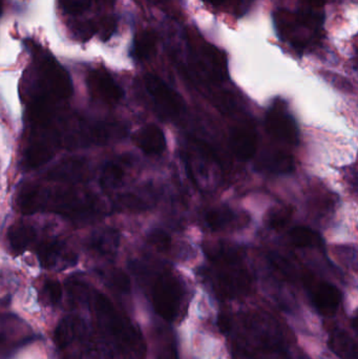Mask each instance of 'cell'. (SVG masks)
I'll return each mask as SVG.
<instances>
[{
  "label": "cell",
  "mask_w": 358,
  "mask_h": 359,
  "mask_svg": "<svg viewBox=\"0 0 358 359\" xmlns=\"http://www.w3.org/2000/svg\"><path fill=\"white\" fill-rule=\"evenodd\" d=\"M19 210L25 215L53 212L67 219L88 222L102 217L104 205L94 194L69 188H27L17 198Z\"/></svg>",
  "instance_id": "6da1fadb"
},
{
  "label": "cell",
  "mask_w": 358,
  "mask_h": 359,
  "mask_svg": "<svg viewBox=\"0 0 358 359\" xmlns=\"http://www.w3.org/2000/svg\"><path fill=\"white\" fill-rule=\"evenodd\" d=\"M195 65L199 75L214 83L224 81L228 76L224 53L212 44L202 46L195 56Z\"/></svg>",
  "instance_id": "8fae6325"
},
{
  "label": "cell",
  "mask_w": 358,
  "mask_h": 359,
  "mask_svg": "<svg viewBox=\"0 0 358 359\" xmlns=\"http://www.w3.org/2000/svg\"><path fill=\"white\" fill-rule=\"evenodd\" d=\"M69 29L76 39L80 40V41H88L92 36L98 35V18L71 21Z\"/></svg>",
  "instance_id": "4316f807"
},
{
  "label": "cell",
  "mask_w": 358,
  "mask_h": 359,
  "mask_svg": "<svg viewBox=\"0 0 358 359\" xmlns=\"http://www.w3.org/2000/svg\"><path fill=\"white\" fill-rule=\"evenodd\" d=\"M267 132L275 140L287 145L298 143V128L284 101L275 100L265 117Z\"/></svg>",
  "instance_id": "52a82bcc"
},
{
  "label": "cell",
  "mask_w": 358,
  "mask_h": 359,
  "mask_svg": "<svg viewBox=\"0 0 358 359\" xmlns=\"http://www.w3.org/2000/svg\"><path fill=\"white\" fill-rule=\"evenodd\" d=\"M156 313L168 323L182 320L187 309L186 291L180 278L170 272L160 274L151 291Z\"/></svg>",
  "instance_id": "8992f818"
},
{
  "label": "cell",
  "mask_w": 358,
  "mask_h": 359,
  "mask_svg": "<svg viewBox=\"0 0 358 359\" xmlns=\"http://www.w3.org/2000/svg\"><path fill=\"white\" fill-rule=\"evenodd\" d=\"M206 253L212 263L210 280L219 297L237 299L249 292L252 276L235 249L220 245L209 247Z\"/></svg>",
  "instance_id": "3957f363"
},
{
  "label": "cell",
  "mask_w": 358,
  "mask_h": 359,
  "mask_svg": "<svg viewBox=\"0 0 358 359\" xmlns=\"http://www.w3.org/2000/svg\"><path fill=\"white\" fill-rule=\"evenodd\" d=\"M327 0H300V10L319 16H325L324 8Z\"/></svg>",
  "instance_id": "8d00e7d4"
},
{
  "label": "cell",
  "mask_w": 358,
  "mask_h": 359,
  "mask_svg": "<svg viewBox=\"0 0 358 359\" xmlns=\"http://www.w3.org/2000/svg\"><path fill=\"white\" fill-rule=\"evenodd\" d=\"M39 82L57 99L67 100L73 94V84L67 69L50 55H42L37 62Z\"/></svg>",
  "instance_id": "ba28073f"
},
{
  "label": "cell",
  "mask_w": 358,
  "mask_h": 359,
  "mask_svg": "<svg viewBox=\"0 0 358 359\" xmlns=\"http://www.w3.org/2000/svg\"><path fill=\"white\" fill-rule=\"evenodd\" d=\"M37 255L46 269H64L77 263V255L58 241L42 243L38 247Z\"/></svg>",
  "instance_id": "5bb4252c"
},
{
  "label": "cell",
  "mask_w": 358,
  "mask_h": 359,
  "mask_svg": "<svg viewBox=\"0 0 358 359\" xmlns=\"http://www.w3.org/2000/svg\"><path fill=\"white\" fill-rule=\"evenodd\" d=\"M119 231L113 228H103L98 230L90 238V248L101 257H115L119 248Z\"/></svg>",
  "instance_id": "ffe728a7"
},
{
  "label": "cell",
  "mask_w": 358,
  "mask_h": 359,
  "mask_svg": "<svg viewBox=\"0 0 358 359\" xmlns=\"http://www.w3.org/2000/svg\"><path fill=\"white\" fill-rule=\"evenodd\" d=\"M125 177V168L120 162H109L105 164L101 172L100 183L101 187L104 190H113L119 187Z\"/></svg>",
  "instance_id": "d4e9b609"
},
{
  "label": "cell",
  "mask_w": 358,
  "mask_h": 359,
  "mask_svg": "<svg viewBox=\"0 0 358 359\" xmlns=\"http://www.w3.org/2000/svg\"><path fill=\"white\" fill-rule=\"evenodd\" d=\"M149 242L151 246L155 247L161 252H166L172 246V238L164 230L157 229L151 232L149 236Z\"/></svg>",
  "instance_id": "e575fe53"
},
{
  "label": "cell",
  "mask_w": 358,
  "mask_h": 359,
  "mask_svg": "<svg viewBox=\"0 0 358 359\" xmlns=\"http://www.w3.org/2000/svg\"><path fill=\"white\" fill-rule=\"evenodd\" d=\"M92 98L107 105H115L123 99L124 90L113 76L102 67L92 69L86 78Z\"/></svg>",
  "instance_id": "7c38bea8"
},
{
  "label": "cell",
  "mask_w": 358,
  "mask_h": 359,
  "mask_svg": "<svg viewBox=\"0 0 358 359\" xmlns=\"http://www.w3.org/2000/svg\"><path fill=\"white\" fill-rule=\"evenodd\" d=\"M113 205L119 210L130 211V212H142L147 208L146 202L134 194H121L118 196Z\"/></svg>",
  "instance_id": "f546056e"
},
{
  "label": "cell",
  "mask_w": 358,
  "mask_h": 359,
  "mask_svg": "<svg viewBox=\"0 0 358 359\" xmlns=\"http://www.w3.org/2000/svg\"><path fill=\"white\" fill-rule=\"evenodd\" d=\"M291 215V209L288 207L273 209L268 215V224L273 229H283L289 222Z\"/></svg>",
  "instance_id": "1f68e13d"
},
{
  "label": "cell",
  "mask_w": 358,
  "mask_h": 359,
  "mask_svg": "<svg viewBox=\"0 0 358 359\" xmlns=\"http://www.w3.org/2000/svg\"><path fill=\"white\" fill-rule=\"evenodd\" d=\"M99 38L103 42H106L111 39V36L117 29L118 20L113 15H104L99 17Z\"/></svg>",
  "instance_id": "d6a6232c"
},
{
  "label": "cell",
  "mask_w": 358,
  "mask_h": 359,
  "mask_svg": "<svg viewBox=\"0 0 358 359\" xmlns=\"http://www.w3.org/2000/svg\"><path fill=\"white\" fill-rule=\"evenodd\" d=\"M136 147L149 156H159L166 149V138L163 130L156 124H147L132 137Z\"/></svg>",
  "instance_id": "e0dca14e"
},
{
  "label": "cell",
  "mask_w": 358,
  "mask_h": 359,
  "mask_svg": "<svg viewBox=\"0 0 358 359\" xmlns=\"http://www.w3.org/2000/svg\"><path fill=\"white\" fill-rule=\"evenodd\" d=\"M325 16L310 13L279 10L273 14L275 29L284 42L300 52L311 50L321 42Z\"/></svg>",
  "instance_id": "5b68a950"
},
{
  "label": "cell",
  "mask_w": 358,
  "mask_h": 359,
  "mask_svg": "<svg viewBox=\"0 0 358 359\" xmlns=\"http://www.w3.org/2000/svg\"><path fill=\"white\" fill-rule=\"evenodd\" d=\"M206 4L212 6V8H224L228 6L230 2L237 1V0H203Z\"/></svg>",
  "instance_id": "74e56055"
},
{
  "label": "cell",
  "mask_w": 358,
  "mask_h": 359,
  "mask_svg": "<svg viewBox=\"0 0 358 359\" xmlns=\"http://www.w3.org/2000/svg\"><path fill=\"white\" fill-rule=\"evenodd\" d=\"M96 0H59V6L65 14L79 17L92 8Z\"/></svg>",
  "instance_id": "4dcf8cb0"
},
{
  "label": "cell",
  "mask_w": 358,
  "mask_h": 359,
  "mask_svg": "<svg viewBox=\"0 0 358 359\" xmlns=\"http://www.w3.org/2000/svg\"><path fill=\"white\" fill-rule=\"evenodd\" d=\"M90 165L82 158H67L48 170L46 178L52 181L80 183L90 179Z\"/></svg>",
  "instance_id": "9a60e30c"
},
{
  "label": "cell",
  "mask_w": 358,
  "mask_h": 359,
  "mask_svg": "<svg viewBox=\"0 0 358 359\" xmlns=\"http://www.w3.org/2000/svg\"><path fill=\"white\" fill-rule=\"evenodd\" d=\"M44 297L52 305L58 304L62 297V288L57 280H46L43 286Z\"/></svg>",
  "instance_id": "d590c367"
},
{
  "label": "cell",
  "mask_w": 358,
  "mask_h": 359,
  "mask_svg": "<svg viewBox=\"0 0 358 359\" xmlns=\"http://www.w3.org/2000/svg\"><path fill=\"white\" fill-rule=\"evenodd\" d=\"M303 283L311 303L322 316L336 314L342 303V292L338 287L326 280H317L310 274L303 276Z\"/></svg>",
  "instance_id": "30bf717a"
},
{
  "label": "cell",
  "mask_w": 358,
  "mask_h": 359,
  "mask_svg": "<svg viewBox=\"0 0 358 359\" xmlns=\"http://www.w3.org/2000/svg\"><path fill=\"white\" fill-rule=\"evenodd\" d=\"M263 165L266 170L273 172H287L294 168V161L287 154L270 153L263 159Z\"/></svg>",
  "instance_id": "83f0119b"
},
{
  "label": "cell",
  "mask_w": 358,
  "mask_h": 359,
  "mask_svg": "<svg viewBox=\"0 0 358 359\" xmlns=\"http://www.w3.org/2000/svg\"><path fill=\"white\" fill-rule=\"evenodd\" d=\"M144 86L162 115L168 118H176L184 111L185 102L181 95L170 88L161 78L153 74H147L144 77Z\"/></svg>",
  "instance_id": "9c48e42d"
},
{
  "label": "cell",
  "mask_w": 358,
  "mask_h": 359,
  "mask_svg": "<svg viewBox=\"0 0 358 359\" xmlns=\"http://www.w3.org/2000/svg\"><path fill=\"white\" fill-rule=\"evenodd\" d=\"M230 147L233 154L243 161L252 159L256 154V132L249 122L235 126L230 134Z\"/></svg>",
  "instance_id": "2e32d148"
},
{
  "label": "cell",
  "mask_w": 358,
  "mask_h": 359,
  "mask_svg": "<svg viewBox=\"0 0 358 359\" xmlns=\"http://www.w3.org/2000/svg\"><path fill=\"white\" fill-rule=\"evenodd\" d=\"M35 238V229L27 224H16L8 229V242L15 255L25 252Z\"/></svg>",
  "instance_id": "603a6c76"
},
{
  "label": "cell",
  "mask_w": 358,
  "mask_h": 359,
  "mask_svg": "<svg viewBox=\"0 0 358 359\" xmlns=\"http://www.w3.org/2000/svg\"><path fill=\"white\" fill-rule=\"evenodd\" d=\"M290 242L298 248L321 246L323 244L321 236L317 232L304 226L292 228L289 232Z\"/></svg>",
  "instance_id": "484cf974"
},
{
  "label": "cell",
  "mask_w": 358,
  "mask_h": 359,
  "mask_svg": "<svg viewBox=\"0 0 358 359\" xmlns=\"http://www.w3.org/2000/svg\"><path fill=\"white\" fill-rule=\"evenodd\" d=\"M149 1L153 2V4H162L163 2V0H149Z\"/></svg>",
  "instance_id": "60d3db41"
},
{
  "label": "cell",
  "mask_w": 358,
  "mask_h": 359,
  "mask_svg": "<svg viewBox=\"0 0 358 359\" xmlns=\"http://www.w3.org/2000/svg\"><path fill=\"white\" fill-rule=\"evenodd\" d=\"M76 320L71 318H64L59 323L56 331H55V341L60 349H64L75 339Z\"/></svg>",
  "instance_id": "f1b7e54d"
},
{
  "label": "cell",
  "mask_w": 358,
  "mask_h": 359,
  "mask_svg": "<svg viewBox=\"0 0 358 359\" xmlns=\"http://www.w3.org/2000/svg\"><path fill=\"white\" fill-rule=\"evenodd\" d=\"M159 36L153 29H144L135 35L132 54L137 61H146L155 55L157 50Z\"/></svg>",
  "instance_id": "44dd1931"
},
{
  "label": "cell",
  "mask_w": 358,
  "mask_h": 359,
  "mask_svg": "<svg viewBox=\"0 0 358 359\" xmlns=\"http://www.w3.org/2000/svg\"><path fill=\"white\" fill-rule=\"evenodd\" d=\"M153 337L157 359H179L176 337L167 325H157Z\"/></svg>",
  "instance_id": "d6986e66"
},
{
  "label": "cell",
  "mask_w": 358,
  "mask_h": 359,
  "mask_svg": "<svg viewBox=\"0 0 358 359\" xmlns=\"http://www.w3.org/2000/svg\"><path fill=\"white\" fill-rule=\"evenodd\" d=\"M247 219L242 217L239 213L227 206L216 207L210 209L204 217L205 225L210 230L227 229V228L240 227Z\"/></svg>",
  "instance_id": "ac0fdd59"
},
{
  "label": "cell",
  "mask_w": 358,
  "mask_h": 359,
  "mask_svg": "<svg viewBox=\"0 0 358 359\" xmlns=\"http://www.w3.org/2000/svg\"><path fill=\"white\" fill-rule=\"evenodd\" d=\"M329 347L340 359H358V343L346 331L340 329L332 331Z\"/></svg>",
  "instance_id": "7402d4cb"
},
{
  "label": "cell",
  "mask_w": 358,
  "mask_h": 359,
  "mask_svg": "<svg viewBox=\"0 0 358 359\" xmlns=\"http://www.w3.org/2000/svg\"><path fill=\"white\" fill-rule=\"evenodd\" d=\"M107 280L109 285L113 288L119 290L120 292L128 293L130 291V280L128 274L122 270L115 269L109 272L107 276Z\"/></svg>",
  "instance_id": "836d02e7"
},
{
  "label": "cell",
  "mask_w": 358,
  "mask_h": 359,
  "mask_svg": "<svg viewBox=\"0 0 358 359\" xmlns=\"http://www.w3.org/2000/svg\"><path fill=\"white\" fill-rule=\"evenodd\" d=\"M352 326H353V328L355 329V330L358 331V316H355V318H353Z\"/></svg>",
  "instance_id": "f35d334b"
},
{
  "label": "cell",
  "mask_w": 358,
  "mask_h": 359,
  "mask_svg": "<svg viewBox=\"0 0 358 359\" xmlns=\"http://www.w3.org/2000/svg\"><path fill=\"white\" fill-rule=\"evenodd\" d=\"M233 346L239 359L286 356L279 326L266 314H246L237 322Z\"/></svg>",
  "instance_id": "7a4b0ae2"
},
{
  "label": "cell",
  "mask_w": 358,
  "mask_h": 359,
  "mask_svg": "<svg viewBox=\"0 0 358 359\" xmlns=\"http://www.w3.org/2000/svg\"><path fill=\"white\" fill-rule=\"evenodd\" d=\"M33 337V331L22 320L12 314L2 316L1 352L4 358L32 341Z\"/></svg>",
  "instance_id": "4fadbf2b"
},
{
  "label": "cell",
  "mask_w": 358,
  "mask_h": 359,
  "mask_svg": "<svg viewBox=\"0 0 358 359\" xmlns=\"http://www.w3.org/2000/svg\"><path fill=\"white\" fill-rule=\"evenodd\" d=\"M97 2H106V4H113L115 0H96Z\"/></svg>",
  "instance_id": "ab89813d"
},
{
  "label": "cell",
  "mask_w": 358,
  "mask_h": 359,
  "mask_svg": "<svg viewBox=\"0 0 358 359\" xmlns=\"http://www.w3.org/2000/svg\"><path fill=\"white\" fill-rule=\"evenodd\" d=\"M92 305L99 324L109 335L116 347L128 359H144V341L130 318L120 311L103 293L92 295Z\"/></svg>",
  "instance_id": "277c9868"
},
{
  "label": "cell",
  "mask_w": 358,
  "mask_h": 359,
  "mask_svg": "<svg viewBox=\"0 0 358 359\" xmlns=\"http://www.w3.org/2000/svg\"><path fill=\"white\" fill-rule=\"evenodd\" d=\"M52 143L38 139L34 141L25 153V163L29 168H36L46 163L54 156Z\"/></svg>",
  "instance_id": "cb8c5ba5"
}]
</instances>
